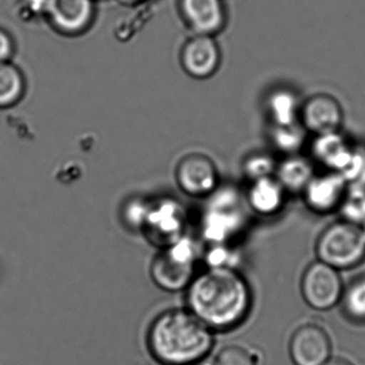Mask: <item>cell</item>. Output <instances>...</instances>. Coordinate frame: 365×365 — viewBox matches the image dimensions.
Here are the masks:
<instances>
[{
  "mask_svg": "<svg viewBox=\"0 0 365 365\" xmlns=\"http://www.w3.org/2000/svg\"><path fill=\"white\" fill-rule=\"evenodd\" d=\"M190 311L212 331L239 326L249 315L252 292L235 268H208L187 287Z\"/></svg>",
  "mask_w": 365,
  "mask_h": 365,
  "instance_id": "1",
  "label": "cell"
},
{
  "mask_svg": "<svg viewBox=\"0 0 365 365\" xmlns=\"http://www.w3.org/2000/svg\"><path fill=\"white\" fill-rule=\"evenodd\" d=\"M149 351L163 365H190L212 349V330L190 309H170L158 316L148 331Z\"/></svg>",
  "mask_w": 365,
  "mask_h": 365,
  "instance_id": "2",
  "label": "cell"
},
{
  "mask_svg": "<svg viewBox=\"0 0 365 365\" xmlns=\"http://www.w3.org/2000/svg\"><path fill=\"white\" fill-rule=\"evenodd\" d=\"M213 197L204 220V237L210 245H230L247 222L245 197L234 187L212 192Z\"/></svg>",
  "mask_w": 365,
  "mask_h": 365,
  "instance_id": "3",
  "label": "cell"
},
{
  "mask_svg": "<svg viewBox=\"0 0 365 365\" xmlns=\"http://www.w3.org/2000/svg\"><path fill=\"white\" fill-rule=\"evenodd\" d=\"M318 260L336 270L354 268L365 258V238L360 225L341 220L329 225L316 242Z\"/></svg>",
  "mask_w": 365,
  "mask_h": 365,
  "instance_id": "4",
  "label": "cell"
},
{
  "mask_svg": "<svg viewBox=\"0 0 365 365\" xmlns=\"http://www.w3.org/2000/svg\"><path fill=\"white\" fill-rule=\"evenodd\" d=\"M197 250L191 239L183 236L162 247L153 258L150 275L155 285L165 292H180L189 287L195 277Z\"/></svg>",
  "mask_w": 365,
  "mask_h": 365,
  "instance_id": "5",
  "label": "cell"
},
{
  "mask_svg": "<svg viewBox=\"0 0 365 365\" xmlns=\"http://www.w3.org/2000/svg\"><path fill=\"white\" fill-rule=\"evenodd\" d=\"M344 285L339 270L317 260L303 273L301 292L305 302L317 311H328L341 302Z\"/></svg>",
  "mask_w": 365,
  "mask_h": 365,
  "instance_id": "6",
  "label": "cell"
},
{
  "mask_svg": "<svg viewBox=\"0 0 365 365\" xmlns=\"http://www.w3.org/2000/svg\"><path fill=\"white\" fill-rule=\"evenodd\" d=\"M344 112L341 103L328 93H316L301 106L300 123L315 135L341 131Z\"/></svg>",
  "mask_w": 365,
  "mask_h": 365,
  "instance_id": "7",
  "label": "cell"
},
{
  "mask_svg": "<svg viewBox=\"0 0 365 365\" xmlns=\"http://www.w3.org/2000/svg\"><path fill=\"white\" fill-rule=\"evenodd\" d=\"M347 189V181L339 173L327 170L314 175L301 194L309 210L327 215L339 210Z\"/></svg>",
  "mask_w": 365,
  "mask_h": 365,
  "instance_id": "8",
  "label": "cell"
},
{
  "mask_svg": "<svg viewBox=\"0 0 365 365\" xmlns=\"http://www.w3.org/2000/svg\"><path fill=\"white\" fill-rule=\"evenodd\" d=\"M332 344L324 329L303 324L289 341L290 359L294 365H322L331 358Z\"/></svg>",
  "mask_w": 365,
  "mask_h": 365,
  "instance_id": "9",
  "label": "cell"
},
{
  "mask_svg": "<svg viewBox=\"0 0 365 365\" xmlns=\"http://www.w3.org/2000/svg\"><path fill=\"white\" fill-rule=\"evenodd\" d=\"M181 61L187 73L196 78L213 76L221 63V51L213 36L196 35L185 43Z\"/></svg>",
  "mask_w": 365,
  "mask_h": 365,
  "instance_id": "10",
  "label": "cell"
},
{
  "mask_svg": "<svg viewBox=\"0 0 365 365\" xmlns=\"http://www.w3.org/2000/svg\"><path fill=\"white\" fill-rule=\"evenodd\" d=\"M177 178L183 191L193 196L210 195L219 182L215 163L202 155L185 158L177 170Z\"/></svg>",
  "mask_w": 365,
  "mask_h": 365,
  "instance_id": "11",
  "label": "cell"
},
{
  "mask_svg": "<svg viewBox=\"0 0 365 365\" xmlns=\"http://www.w3.org/2000/svg\"><path fill=\"white\" fill-rule=\"evenodd\" d=\"M46 10L55 29L67 35L84 31L93 16L91 0H46Z\"/></svg>",
  "mask_w": 365,
  "mask_h": 365,
  "instance_id": "12",
  "label": "cell"
},
{
  "mask_svg": "<svg viewBox=\"0 0 365 365\" xmlns=\"http://www.w3.org/2000/svg\"><path fill=\"white\" fill-rule=\"evenodd\" d=\"M149 240L157 247H165L183 237V217L175 205L166 204L149 209L144 226Z\"/></svg>",
  "mask_w": 365,
  "mask_h": 365,
  "instance_id": "13",
  "label": "cell"
},
{
  "mask_svg": "<svg viewBox=\"0 0 365 365\" xmlns=\"http://www.w3.org/2000/svg\"><path fill=\"white\" fill-rule=\"evenodd\" d=\"M183 16L196 35L213 36L226 24L222 0H182Z\"/></svg>",
  "mask_w": 365,
  "mask_h": 365,
  "instance_id": "14",
  "label": "cell"
},
{
  "mask_svg": "<svg viewBox=\"0 0 365 365\" xmlns=\"http://www.w3.org/2000/svg\"><path fill=\"white\" fill-rule=\"evenodd\" d=\"M354 147L341 131L315 135L311 144L312 159L327 170L341 174L351 158Z\"/></svg>",
  "mask_w": 365,
  "mask_h": 365,
  "instance_id": "15",
  "label": "cell"
},
{
  "mask_svg": "<svg viewBox=\"0 0 365 365\" xmlns=\"http://www.w3.org/2000/svg\"><path fill=\"white\" fill-rule=\"evenodd\" d=\"M286 193L279 180L271 176L252 181L245 197L252 211L264 217H271L283 208Z\"/></svg>",
  "mask_w": 365,
  "mask_h": 365,
  "instance_id": "16",
  "label": "cell"
},
{
  "mask_svg": "<svg viewBox=\"0 0 365 365\" xmlns=\"http://www.w3.org/2000/svg\"><path fill=\"white\" fill-rule=\"evenodd\" d=\"M314 175L313 161L301 153H297L285 155L283 160L277 162L274 177L286 192L302 193Z\"/></svg>",
  "mask_w": 365,
  "mask_h": 365,
  "instance_id": "17",
  "label": "cell"
},
{
  "mask_svg": "<svg viewBox=\"0 0 365 365\" xmlns=\"http://www.w3.org/2000/svg\"><path fill=\"white\" fill-rule=\"evenodd\" d=\"M301 106L297 93L287 88L271 91L266 100L267 113L272 125L300 123Z\"/></svg>",
  "mask_w": 365,
  "mask_h": 365,
  "instance_id": "18",
  "label": "cell"
},
{
  "mask_svg": "<svg viewBox=\"0 0 365 365\" xmlns=\"http://www.w3.org/2000/svg\"><path fill=\"white\" fill-rule=\"evenodd\" d=\"M309 132L302 123L289 125H271L270 143L275 150L282 155H292L300 153L307 142Z\"/></svg>",
  "mask_w": 365,
  "mask_h": 365,
  "instance_id": "19",
  "label": "cell"
},
{
  "mask_svg": "<svg viewBox=\"0 0 365 365\" xmlns=\"http://www.w3.org/2000/svg\"><path fill=\"white\" fill-rule=\"evenodd\" d=\"M23 74L9 61L0 63V108L16 104L24 93Z\"/></svg>",
  "mask_w": 365,
  "mask_h": 365,
  "instance_id": "20",
  "label": "cell"
},
{
  "mask_svg": "<svg viewBox=\"0 0 365 365\" xmlns=\"http://www.w3.org/2000/svg\"><path fill=\"white\" fill-rule=\"evenodd\" d=\"M341 303L349 319L365 322V277L354 279L347 288H344Z\"/></svg>",
  "mask_w": 365,
  "mask_h": 365,
  "instance_id": "21",
  "label": "cell"
},
{
  "mask_svg": "<svg viewBox=\"0 0 365 365\" xmlns=\"http://www.w3.org/2000/svg\"><path fill=\"white\" fill-rule=\"evenodd\" d=\"M339 211L341 220L362 225L365 222V185H348Z\"/></svg>",
  "mask_w": 365,
  "mask_h": 365,
  "instance_id": "22",
  "label": "cell"
},
{
  "mask_svg": "<svg viewBox=\"0 0 365 365\" xmlns=\"http://www.w3.org/2000/svg\"><path fill=\"white\" fill-rule=\"evenodd\" d=\"M277 161L271 153L255 151L245 158L242 173L247 180L255 181L266 177L274 176Z\"/></svg>",
  "mask_w": 365,
  "mask_h": 365,
  "instance_id": "23",
  "label": "cell"
},
{
  "mask_svg": "<svg viewBox=\"0 0 365 365\" xmlns=\"http://www.w3.org/2000/svg\"><path fill=\"white\" fill-rule=\"evenodd\" d=\"M341 176L348 185H365V149L354 147L351 158L348 162Z\"/></svg>",
  "mask_w": 365,
  "mask_h": 365,
  "instance_id": "24",
  "label": "cell"
},
{
  "mask_svg": "<svg viewBox=\"0 0 365 365\" xmlns=\"http://www.w3.org/2000/svg\"><path fill=\"white\" fill-rule=\"evenodd\" d=\"M212 363L213 365H257L249 350L237 345L224 347Z\"/></svg>",
  "mask_w": 365,
  "mask_h": 365,
  "instance_id": "25",
  "label": "cell"
},
{
  "mask_svg": "<svg viewBox=\"0 0 365 365\" xmlns=\"http://www.w3.org/2000/svg\"><path fill=\"white\" fill-rule=\"evenodd\" d=\"M206 258L209 268H235L237 254L230 245H210Z\"/></svg>",
  "mask_w": 365,
  "mask_h": 365,
  "instance_id": "26",
  "label": "cell"
},
{
  "mask_svg": "<svg viewBox=\"0 0 365 365\" xmlns=\"http://www.w3.org/2000/svg\"><path fill=\"white\" fill-rule=\"evenodd\" d=\"M14 40L11 39L9 34L0 29V63L9 61L10 57L14 54Z\"/></svg>",
  "mask_w": 365,
  "mask_h": 365,
  "instance_id": "27",
  "label": "cell"
},
{
  "mask_svg": "<svg viewBox=\"0 0 365 365\" xmlns=\"http://www.w3.org/2000/svg\"><path fill=\"white\" fill-rule=\"evenodd\" d=\"M322 365H354V364H352L351 362H349V361L346 360V359L332 358V356H331V358L329 359V360L327 361V362Z\"/></svg>",
  "mask_w": 365,
  "mask_h": 365,
  "instance_id": "28",
  "label": "cell"
},
{
  "mask_svg": "<svg viewBox=\"0 0 365 365\" xmlns=\"http://www.w3.org/2000/svg\"><path fill=\"white\" fill-rule=\"evenodd\" d=\"M190 365H213V363L208 362L206 360L200 361V362L193 363V364Z\"/></svg>",
  "mask_w": 365,
  "mask_h": 365,
  "instance_id": "29",
  "label": "cell"
},
{
  "mask_svg": "<svg viewBox=\"0 0 365 365\" xmlns=\"http://www.w3.org/2000/svg\"><path fill=\"white\" fill-rule=\"evenodd\" d=\"M361 228H362L363 235H364L365 238V222L362 224V225H361Z\"/></svg>",
  "mask_w": 365,
  "mask_h": 365,
  "instance_id": "30",
  "label": "cell"
}]
</instances>
